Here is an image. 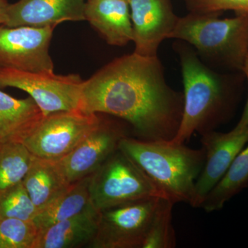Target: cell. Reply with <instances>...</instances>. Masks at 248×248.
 Here are the masks:
<instances>
[{
  "label": "cell",
  "mask_w": 248,
  "mask_h": 248,
  "mask_svg": "<svg viewBox=\"0 0 248 248\" xmlns=\"http://www.w3.org/2000/svg\"><path fill=\"white\" fill-rule=\"evenodd\" d=\"M184 104V94L168 84L158 57L133 53L83 81L79 109L126 121L139 140L169 141L179 130Z\"/></svg>",
  "instance_id": "cell-1"
},
{
  "label": "cell",
  "mask_w": 248,
  "mask_h": 248,
  "mask_svg": "<svg viewBox=\"0 0 248 248\" xmlns=\"http://www.w3.org/2000/svg\"><path fill=\"white\" fill-rule=\"evenodd\" d=\"M119 149L146 174L163 198L192 206L196 182L205 162L203 148L192 149L172 140L144 141L125 137Z\"/></svg>",
  "instance_id": "cell-2"
},
{
  "label": "cell",
  "mask_w": 248,
  "mask_h": 248,
  "mask_svg": "<svg viewBox=\"0 0 248 248\" xmlns=\"http://www.w3.org/2000/svg\"><path fill=\"white\" fill-rule=\"evenodd\" d=\"M180 59L184 86V111L172 141L184 143L194 133L214 130L223 120L231 102L224 81L184 43L174 45Z\"/></svg>",
  "instance_id": "cell-3"
},
{
  "label": "cell",
  "mask_w": 248,
  "mask_h": 248,
  "mask_svg": "<svg viewBox=\"0 0 248 248\" xmlns=\"http://www.w3.org/2000/svg\"><path fill=\"white\" fill-rule=\"evenodd\" d=\"M219 14H192L179 18L169 39L195 47L207 61L242 71L248 54V14L219 19Z\"/></svg>",
  "instance_id": "cell-4"
},
{
  "label": "cell",
  "mask_w": 248,
  "mask_h": 248,
  "mask_svg": "<svg viewBox=\"0 0 248 248\" xmlns=\"http://www.w3.org/2000/svg\"><path fill=\"white\" fill-rule=\"evenodd\" d=\"M89 190L91 205L99 212L135 201L163 198L146 174L119 148L91 175Z\"/></svg>",
  "instance_id": "cell-5"
},
{
  "label": "cell",
  "mask_w": 248,
  "mask_h": 248,
  "mask_svg": "<svg viewBox=\"0 0 248 248\" xmlns=\"http://www.w3.org/2000/svg\"><path fill=\"white\" fill-rule=\"evenodd\" d=\"M97 114L76 109L45 116L23 144L36 157L58 161L100 125Z\"/></svg>",
  "instance_id": "cell-6"
},
{
  "label": "cell",
  "mask_w": 248,
  "mask_h": 248,
  "mask_svg": "<svg viewBox=\"0 0 248 248\" xmlns=\"http://www.w3.org/2000/svg\"><path fill=\"white\" fill-rule=\"evenodd\" d=\"M161 197L135 201L99 211L92 248H142Z\"/></svg>",
  "instance_id": "cell-7"
},
{
  "label": "cell",
  "mask_w": 248,
  "mask_h": 248,
  "mask_svg": "<svg viewBox=\"0 0 248 248\" xmlns=\"http://www.w3.org/2000/svg\"><path fill=\"white\" fill-rule=\"evenodd\" d=\"M83 80L78 75L57 76L0 67V89L16 88L25 91L44 115L79 109Z\"/></svg>",
  "instance_id": "cell-8"
},
{
  "label": "cell",
  "mask_w": 248,
  "mask_h": 248,
  "mask_svg": "<svg viewBox=\"0 0 248 248\" xmlns=\"http://www.w3.org/2000/svg\"><path fill=\"white\" fill-rule=\"evenodd\" d=\"M55 27L0 25V67L32 73H53L49 46Z\"/></svg>",
  "instance_id": "cell-9"
},
{
  "label": "cell",
  "mask_w": 248,
  "mask_h": 248,
  "mask_svg": "<svg viewBox=\"0 0 248 248\" xmlns=\"http://www.w3.org/2000/svg\"><path fill=\"white\" fill-rule=\"evenodd\" d=\"M201 135L205 162L196 182L193 208H200L248 142V129L237 125L227 133L210 130Z\"/></svg>",
  "instance_id": "cell-10"
},
{
  "label": "cell",
  "mask_w": 248,
  "mask_h": 248,
  "mask_svg": "<svg viewBox=\"0 0 248 248\" xmlns=\"http://www.w3.org/2000/svg\"><path fill=\"white\" fill-rule=\"evenodd\" d=\"M125 137L123 128L102 121L73 151L58 161L68 182L71 184L92 175L118 149Z\"/></svg>",
  "instance_id": "cell-11"
},
{
  "label": "cell",
  "mask_w": 248,
  "mask_h": 248,
  "mask_svg": "<svg viewBox=\"0 0 248 248\" xmlns=\"http://www.w3.org/2000/svg\"><path fill=\"white\" fill-rule=\"evenodd\" d=\"M133 24L134 53L157 57L161 42L169 39L179 18L164 0H128Z\"/></svg>",
  "instance_id": "cell-12"
},
{
  "label": "cell",
  "mask_w": 248,
  "mask_h": 248,
  "mask_svg": "<svg viewBox=\"0 0 248 248\" xmlns=\"http://www.w3.org/2000/svg\"><path fill=\"white\" fill-rule=\"evenodd\" d=\"M87 0H19L9 4L4 25L56 27L66 21L86 20Z\"/></svg>",
  "instance_id": "cell-13"
},
{
  "label": "cell",
  "mask_w": 248,
  "mask_h": 248,
  "mask_svg": "<svg viewBox=\"0 0 248 248\" xmlns=\"http://www.w3.org/2000/svg\"><path fill=\"white\" fill-rule=\"evenodd\" d=\"M85 16L109 45L122 46L133 41L128 0H87Z\"/></svg>",
  "instance_id": "cell-14"
},
{
  "label": "cell",
  "mask_w": 248,
  "mask_h": 248,
  "mask_svg": "<svg viewBox=\"0 0 248 248\" xmlns=\"http://www.w3.org/2000/svg\"><path fill=\"white\" fill-rule=\"evenodd\" d=\"M99 212L90 205L78 215L39 233L33 248H76L89 246L97 233Z\"/></svg>",
  "instance_id": "cell-15"
},
{
  "label": "cell",
  "mask_w": 248,
  "mask_h": 248,
  "mask_svg": "<svg viewBox=\"0 0 248 248\" xmlns=\"http://www.w3.org/2000/svg\"><path fill=\"white\" fill-rule=\"evenodd\" d=\"M45 117L32 97L17 99L0 90V140L3 143H23Z\"/></svg>",
  "instance_id": "cell-16"
},
{
  "label": "cell",
  "mask_w": 248,
  "mask_h": 248,
  "mask_svg": "<svg viewBox=\"0 0 248 248\" xmlns=\"http://www.w3.org/2000/svg\"><path fill=\"white\" fill-rule=\"evenodd\" d=\"M22 182L37 213L71 185L58 161L34 156Z\"/></svg>",
  "instance_id": "cell-17"
},
{
  "label": "cell",
  "mask_w": 248,
  "mask_h": 248,
  "mask_svg": "<svg viewBox=\"0 0 248 248\" xmlns=\"http://www.w3.org/2000/svg\"><path fill=\"white\" fill-rule=\"evenodd\" d=\"M90 180L91 176L73 183L37 213L32 221L39 233L55 223L81 213L91 205Z\"/></svg>",
  "instance_id": "cell-18"
},
{
  "label": "cell",
  "mask_w": 248,
  "mask_h": 248,
  "mask_svg": "<svg viewBox=\"0 0 248 248\" xmlns=\"http://www.w3.org/2000/svg\"><path fill=\"white\" fill-rule=\"evenodd\" d=\"M248 186V144L235 157L221 180L209 192L200 208L207 213L221 210L227 202Z\"/></svg>",
  "instance_id": "cell-19"
},
{
  "label": "cell",
  "mask_w": 248,
  "mask_h": 248,
  "mask_svg": "<svg viewBox=\"0 0 248 248\" xmlns=\"http://www.w3.org/2000/svg\"><path fill=\"white\" fill-rule=\"evenodd\" d=\"M33 155L22 143H4L0 148V195L23 182Z\"/></svg>",
  "instance_id": "cell-20"
},
{
  "label": "cell",
  "mask_w": 248,
  "mask_h": 248,
  "mask_svg": "<svg viewBox=\"0 0 248 248\" xmlns=\"http://www.w3.org/2000/svg\"><path fill=\"white\" fill-rule=\"evenodd\" d=\"M174 203L166 199L160 200L154 218L142 248H174L177 246L172 225Z\"/></svg>",
  "instance_id": "cell-21"
},
{
  "label": "cell",
  "mask_w": 248,
  "mask_h": 248,
  "mask_svg": "<svg viewBox=\"0 0 248 248\" xmlns=\"http://www.w3.org/2000/svg\"><path fill=\"white\" fill-rule=\"evenodd\" d=\"M39 231L32 221L0 219V248H33Z\"/></svg>",
  "instance_id": "cell-22"
},
{
  "label": "cell",
  "mask_w": 248,
  "mask_h": 248,
  "mask_svg": "<svg viewBox=\"0 0 248 248\" xmlns=\"http://www.w3.org/2000/svg\"><path fill=\"white\" fill-rule=\"evenodd\" d=\"M37 210L23 182L0 195V219L14 218L33 221Z\"/></svg>",
  "instance_id": "cell-23"
},
{
  "label": "cell",
  "mask_w": 248,
  "mask_h": 248,
  "mask_svg": "<svg viewBox=\"0 0 248 248\" xmlns=\"http://www.w3.org/2000/svg\"><path fill=\"white\" fill-rule=\"evenodd\" d=\"M192 14H219L234 11L236 14H248V0H186Z\"/></svg>",
  "instance_id": "cell-24"
},
{
  "label": "cell",
  "mask_w": 248,
  "mask_h": 248,
  "mask_svg": "<svg viewBox=\"0 0 248 248\" xmlns=\"http://www.w3.org/2000/svg\"><path fill=\"white\" fill-rule=\"evenodd\" d=\"M242 71L246 75L248 81V54L247 57H246V60H245ZM236 125L241 127V128L248 129V99L244 112H243V115L241 116V120H240L239 123Z\"/></svg>",
  "instance_id": "cell-25"
},
{
  "label": "cell",
  "mask_w": 248,
  "mask_h": 248,
  "mask_svg": "<svg viewBox=\"0 0 248 248\" xmlns=\"http://www.w3.org/2000/svg\"><path fill=\"white\" fill-rule=\"evenodd\" d=\"M9 4L6 0H0V25H4L6 20Z\"/></svg>",
  "instance_id": "cell-26"
},
{
  "label": "cell",
  "mask_w": 248,
  "mask_h": 248,
  "mask_svg": "<svg viewBox=\"0 0 248 248\" xmlns=\"http://www.w3.org/2000/svg\"><path fill=\"white\" fill-rule=\"evenodd\" d=\"M3 144H4V143H3L2 141H1V140H0V148H1V146H2Z\"/></svg>",
  "instance_id": "cell-27"
}]
</instances>
